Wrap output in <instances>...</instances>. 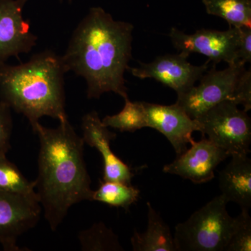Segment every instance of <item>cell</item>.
Wrapping results in <instances>:
<instances>
[{"label": "cell", "mask_w": 251, "mask_h": 251, "mask_svg": "<svg viewBox=\"0 0 251 251\" xmlns=\"http://www.w3.org/2000/svg\"><path fill=\"white\" fill-rule=\"evenodd\" d=\"M133 29L99 6L91 8L75 28L62 57L67 72L85 79L87 98L108 92L128 97L125 74L132 58Z\"/></svg>", "instance_id": "6da1fadb"}, {"label": "cell", "mask_w": 251, "mask_h": 251, "mask_svg": "<svg viewBox=\"0 0 251 251\" xmlns=\"http://www.w3.org/2000/svg\"><path fill=\"white\" fill-rule=\"evenodd\" d=\"M39 140L35 191L44 217L55 231L74 204L92 201L93 190L84 143L69 121L54 128L37 122L31 126Z\"/></svg>", "instance_id": "7a4b0ae2"}, {"label": "cell", "mask_w": 251, "mask_h": 251, "mask_svg": "<svg viewBox=\"0 0 251 251\" xmlns=\"http://www.w3.org/2000/svg\"><path fill=\"white\" fill-rule=\"evenodd\" d=\"M62 56L50 50L34 54L17 66L0 64V100L22 114L31 126L43 117L69 121L65 110Z\"/></svg>", "instance_id": "3957f363"}, {"label": "cell", "mask_w": 251, "mask_h": 251, "mask_svg": "<svg viewBox=\"0 0 251 251\" xmlns=\"http://www.w3.org/2000/svg\"><path fill=\"white\" fill-rule=\"evenodd\" d=\"M227 202L217 196L175 227L176 251H226L233 227Z\"/></svg>", "instance_id": "277c9868"}, {"label": "cell", "mask_w": 251, "mask_h": 251, "mask_svg": "<svg viewBox=\"0 0 251 251\" xmlns=\"http://www.w3.org/2000/svg\"><path fill=\"white\" fill-rule=\"evenodd\" d=\"M202 137L207 136L229 156L251 153V120L248 112L229 100L221 102L196 119Z\"/></svg>", "instance_id": "5b68a950"}, {"label": "cell", "mask_w": 251, "mask_h": 251, "mask_svg": "<svg viewBox=\"0 0 251 251\" xmlns=\"http://www.w3.org/2000/svg\"><path fill=\"white\" fill-rule=\"evenodd\" d=\"M246 71L245 65L239 63L220 71L214 64L201 77L199 85L177 96L176 103L196 120L221 102L229 100L234 103Z\"/></svg>", "instance_id": "8992f818"}, {"label": "cell", "mask_w": 251, "mask_h": 251, "mask_svg": "<svg viewBox=\"0 0 251 251\" xmlns=\"http://www.w3.org/2000/svg\"><path fill=\"white\" fill-rule=\"evenodd\" d=\"M169 36L179 52L203 54L214 64L225 62L233 65L238 63L240 28L229 27L226 31L202 29L187 34L173 27Z\"/></svg>", "instance_id": "52a82bcc"}, {"label": "cell", "mask_w": 251, "mask_h": 251, "mask_svg": "<svg viewBox=\"0 0 251 251\" xmlns=\"http://www.w3.org/2000/svg\"><path fill=\"white\" fill-rule=\"evenodd\" d=\"M42 208L36 195L0 191V244L5 251H25L18 238L39 222Z\"/></svg>", "instance_id": "ba28073f"}, {"label": "cell", "mask_w": 251, "mask_h": 251, "mask_svg": "<svg viewBox=\"0 0 251 251\" xmlns=\"http://www.w3.org/2000/svg\"><path fill=\"white\" fill-rule=\"evenodd\" d=\"M189 55L184 52L165 54L151 62H140L138 67H128V70L138 78H152L161 82L178 96L193 87L209 69V59L202 65L195 66L188 62Z\"/></svg>", "instance_id": "9c48e42d"}, {"label": "cell", "mask_w": 251, "mask_h": 251, "mask_svg": "<svg viewBox=\"0 0 251 251\" xmlns=\"http://www.w3.org/2000/svg\"><path fill=\"white\" fill-rule=\"evenodd\" d=\"M29 0H0V64L28 53L37 43L23 10Z\"/></svg>", "instance_id": "30bf717a"}, {"label": "cell", "mask_w": 251, "mask_h": 251, "mask_svg": "<svg viewBox=\"0 0 251 251\" xmlns=\"http://www.w3.org/2000/svg\"><path fill=\"white\" fill-rule=\"evenodd\" d=\"M147 127L158 130L173 145L176 156L182 154L195 140L193 133L200 131L197 120L191 118L176 103L171 105L143 102Z\"/></svg>", "instance_id": "8fae6325"}, {"label": "cell", "mask_w": 251, "mask_h": 251, "mask_svg": "<svg viewBox=\"0 0 251 251\" xmlns=\"http://www.w3.org/2000/svg\"><path fill=\"white\" fill-rule=\"evenodd\" d=\"M229 153L205 137L191 145L174 161L163 167L164 173L176 175L196 184H204L214 178L216 168Z\"/></svg>", "instance_id": "7c38bea8"}, {"label": "cell", "mask_w": 251, "mask_h": 251, "mask_svg": "<svg viewBox=\"0 0 251 251\" xmlns=\"http://www.w3.org/2000/svg\"><path fill=\"white\" fill-rule=\"evenodd\" d=\"M82 139L91 148L97 149L103 156V181H118L131 184L134 176L131 168L112 151L110 142L116 138V133L103 125L98 112L91 111L82 118Z\"/></svg>", "instance_id": "4fadbf2b"}, {"label": "cell", "mask_w": 251, "mask_h": 251, "mask_svg": "<svg viewBox=\"0 0 251 251\" xmlns=\"http://www.w3.org/2000/svg\"><path fill=\"white\" fill-rule=\"evenodd\" d=\"M224 169L219 172L221 195L227 202L237 203L242 209L251 206V160L248 155L232 156Z\"/></svg>", "instance_id": "5bb4252c"}, {"label": "cell", "mask_w": 251, "mask_h": 251, "mask_svg": "<svg viewBox=\"0 0 251 251\" xmlns=\"http://www.w3.org/2000/svg\"><path fill=\"white\" fill-rule=\"evenodd\" d=\"M148 206V229L144 233L135 231L130 238L134 251H175L174 237L168 225L150 202Z\"/></svg>", "instance_id": "9a60e30c"}, {"label": "cell", "mask_w": 251, "mask_h": 251, "mask_svg": "<svg viewBox=\"0 0 251 251\" xmlns=\"http://www.w3.org/2000/svg\"><path fill=\"white\" fill-rule=\"evenodd\" d=\"M206 13L227 21L229 27H251V0H202Z\"/></svg>", "instance_id": "2e32d148"}, {"label": "cell", "mask_w": 251, "mask_h": 251, "mask_svg": "<svg viewBox=\"0 0 251 251\" xmlns=\"http://www.w3.org/2000/svg\"><path fill=\"white\" fill-rule=\"evenodd\" d=\"M138 188L131 184L118 181H103L97 191H93L92 201H98L126 211L138 202L140 196Z\"/></svg>", "instance_id": "e0dca14e"}, {"label": "cell", "mask_w": 251, "mask_h": 251, "mask_svg": "<svg viewBox=\"0 0 251 251\" xmlns=\"http://www.w3.org/2000/svg\"><path fill=\"white\" fill-rule=\"evenodd\" d=\"M125 106L122 111L114 115H107L102 120L107 127L121 132H135L147 127V117L143 102L130 101L124 98Z\"/></svg>", "instance_id": "ac0fdd59"}, {"label": "cell", "mask_w": 251, "mask_h": 251, "mask_svg": "<svg viewBox=\"0 0 251 251\" xmlns=\"http://www.w3.org/2000/svg\"><path fill=\"white\" fill-rule=\"evenodd\" d=\"M81 250L84 251H123L119 237L103 222L97 223L78 234Z\"/></svg>", "instance_id": "d6986e66"}, {"label": "cell", "mask_w": 251, "mask_h": 251, "mask_svg": "<svg viewBox=\"0 0 251 251\" xmlns=\"http://www.w3.org/2000/svg\"><path fill=\"white\" fill-rule=\"evenodd\" d=\"M0 153V191L24 195H36L35 182L29 181L16 165Z\"/></svg>", "instance_id": "ffe728a7"}, {"label": "cell", "mask_w": 251, "mask_h": 251, "mask_svg": "<svg viewBox=\"0 0 251 251\" xmlns=\"http://www.w3.org/2000/svg\"><path fill=\"white\" fill-rule=\"evenodd\" d=\"M251 251V218L249 209H242L234 218L233 227L226 251Z\"/></svg>", "instance_id": "44dd1931"}, {"label": "cell", "mask_w": 251, "mask_h": 251, "mask_svg": "<svg viewBox=\"0 0 251 251\" xmlns=\"http://www.w3.org/2000/svg\"><path fill=\"white\" fill-rule=\"evenodd\" d=\"M13 120L11 109L7 104L0 100V153H7L11 148Z\"/></svg>", "instance_id": "7402d4cb"}, {"label": "cell", "mask_w": 251, "mask_h": 251, "mask_svg": "<svg viewBox=\"0 0 251 251\" xmlns=\"http://www.w3.org/2000/svg\"><path fill=\"white\" fill-rule=\"evenodd\" d=\"M234 103L244 107L245 111L251 109V69L246 71L240 85L236 94Z\"/></svg>", "instance_id": "603a6c76"}, {"label": "cell", "mask_w": 251, "mask_h": 251, "mask_svg": "<svg viewBox=\"0 0 251 251\" xmlns=\"http://www.w3.org/2000/svg\"><path fill=\"white\" fill-rule=\"evenodd\" d=\"M251 62V27H240V39L238 49V63L245 65Z\"/></svg>", "instance_id": "cb8c5ba5"}, {"label": "cell", "mask_w": 251, "mask_h": 251, "mask_svg": "<svg viewBox=\"0 0 251 251\" xmlns=\"http://www.w3.org/2000/svg\"><path fill=\"white\" fill-rule=\"evenodd\" d=\"M60 1H64V0H60ZM67 1H71L72 0H67Z\"/></svg>", "instance_id": "d4e9b609"}]
</instances>
